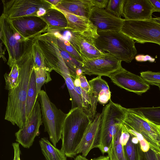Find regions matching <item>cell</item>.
<instances>
[{"label": "cell", "mask_w": 160, "mask_h": 160, "mask_svg": "<svg viewBox=\"0 0 160 160\" xmlns=\"http://www.w3.org/2000/svg\"><path fill=\"white\" fill-rule=\"evenodd\" d=\"M33 41L22 58L16 63L20 70L19 81L15 88L8 91L4 119L20 129L26 124V103L30 79L34 68Z\"/></svg>", "instance_id": "1"}, {"label": "cell", "mask_w": 160, "mask_h": 160, "mask_svg": "<svg viewBox=\"0 0 160 160\" xmlns=\"http://www.w3.org/2000/svg\"><path fill=\"white\" fill-rule=\"evenodd\" d=\"M92 121L80 108L71 109L67 113L62 127L61 149L67 157L76 156L75 151Z\"/></svg>", "instance_id": "2"}, {"label": "cell", "mask_w": 160, "mask_h": 160, "mask_svg": "<svg viewBox=\"0 0 160 160\" xmlns=\"http://www.w3.org/2000/svg\"><path fill=\"white\" fill-rule=\"evenodd\" d=\"M95 46L102 52L110 53L119 60L131 62L137 53L135 42L121 31H98Z\"/></svg>", "instance_id": "3"}, {"label": "cell", "mask_w": 160, "mask_h": 160, "mask_svg": "<svg viewBox=\"0 0 160 160\" xmlns=\"http://www.w3.org/2000/svg\"><path fill=\"white\" fill-rule=\"evenodd\" d=\"M34 38L28 39L24 38L15 28L11 20L1 14L0 38L8 51V59L7 64L10 69L22 58Z\"/></svg>", "instance_id": "4"}, {"label": "cell", "mask_w": 160, "mask_h": 160, "mask_svg": "<svg viewBox=\"0 0 160 160\" xmlns=\"http://www.w3.org/2000/svg\"><path fill=\"white\" fill-rule=\"evenodd\" d=\"M108 104L103 108L102 112L100 141L98 148L100 151L107 147H112V139L122 128V122L127 108L109 100Z\"/></svg>", "instance_id": "5"}, {"label": "cell", "mask_w": 160, "mask_h": 160, "mask_svg": "<svg viewBox=\"0 0 160 160\" xmlns=\"http://www.w3.org/2000/svg\"><path fill=\"white\" fill-rule=\"evenodd\" d=\"M38 99L40 104L44 131L48 132L50 141L56 147L61 138L63 124L67 114L51 102L44 90H41Z\"/></svg>", "instance_id": "6"}, {"label": "cell", "mask_w": 160, "mask_h": 160, "mask_svg": "<svg viewBox=\"0 0 160 160\" xmlns=\"http://www.w3.org/2000/svg\"><path fill=\"white\" fill-rule=\"evenodd\" d=\"M122 124L141 134L151 149L160 152V132L157 125L132 108H127Z\"/></svg>", "instance_id": "7"}, {"label": "cell", "mask_w": 160, "mask_h": 160, "mask_svg": "<svg viewBox=\"0 0 160 160\" xmlns=\"http://www.w3.org/2000/svg\"><path fill=\"white\" fill-rule=\"evenodd\" d=\"M2 13L12 20L27 16H43L53 7L47 0H2Z\"/></svg>", "instance_id": "8"}, {"label": "cell", "mask_w": 160, "mask_h": 160, "mask_svg": "<svg viewBox=\"0 0 160 160\" xmlns=\"http://www.w3.org/2000/svg\"><path fill=\"white\" fill-rule=\"evenodd\" d=\"M120 31L138 43L152 42L160 46V24L152 19L143 20L124 19Z\"/></svg>", "instance_id": "9"}, {"label": "cell", "mask_w": 160, "mask_h": 160, "mask_svg": "<svg viewBox=\"0 0 160 160\" xmlns=\"http://www.w3.org/2000/svg\"><path fill=\"white\" fill-rule=\"evenodd\" d=\"M37 42L44 59L47 70H54L59 73V66L65 63L61 54L56 37L52 33L45 32L37 38Z\"/></svg>", "instance_id": "10"}, {"label": "cell", "mask_w": 160, "mask_h": 160, "mask_svg": "<svg viewBox=\"0 0 160 160\" xmlns=\"http://www.w3.org/2000/svg\"><path fill=\"white\" fill-rule=\"evenodd\" d=\"M59 33L63 38L69 42L83 60L97 58L105 53L97 48L95 38L92 36L66 29L59 30Z\"/></svg>", "instance_id": "11"}, {"label": "cell", "mask_w": 160, "mask_h": 160, "mask_svg": "<svg viewBox=\"0 0 160 160\" xmlns=\"http://www.w3.org/2000/svg\"><path fill=\"white\" fill-rule=\"evenodd\" d=\"M42 123L40 104L38 99L26 124L15 133L16 141L24 148H29L35 138L39 135V128Z\"/></svg>", "instance_id": "12"}, {"label": "cell", "mask_w": 160, "mask_h": 160, "mask_svg": "<svg viewBox=\"0 0 160 160\" xmlns=\"http://www.w3.org/2000/svg\"><path fill=\"white\" fill-rule=\"evenodd\" d=\"M121 62L110 53L105 52L97 58L84 60L82 62L83 73L108 77L122 67Z\"/></svg>", "instance_id": "13"}, {"label": "cell", "mask_w": 160, "mask_h": 160, "mask_svg": "<svg viewBox=\"0 0 160 160\" xmlns=\"http://www.w3.org/2000/svg\"><path fill=\"white\" fill-rule=\"evenodd\" d=\"M114 84L129 92L141 95L150 88L149 84L140 76L122 67L108 77Z\"/></svg>", "instance_id": "14"}, {"label": "cell", "mask_w": 160, "mask_h": 160, "mask_svg": "<svg viewBox=\"0 0 160 160\" xmlns=\"http://www.w3.org/2000/svg\"><path fill=\"white\" fill-rule=\"evenodd\" d=\"M11 20L15 28L27 39L38 36L48 29L46 22L38 16H24Z\"/></svg>", "instance_id": "15"}, {"label": "cell", "mask_w": 160, "mask_h": 160, "mask_svg": "<svg viewBox=\"0 0 160 160\" xmlns=\"http://www.w3.org/2000/svg\"><path fill=\"white\" fill-rule=\"evenodd\" d=\"M89 19L98 31H120L124 19L118 18L105 9L92 7Z\"/></svg>", "instance_id": "16"}, {"label": "cell", "mask_w": 160, "mask_h": 160, "mask_svg": "<svg viewBox=\"0 0 160 160\" xmlns=\"http://www.w3.org/2000/svg\"><path fill=\"white\" fill-rule=\"evenodd\" d=\"M102 116V113H96L75 151L76 156L81 153L82 156L86 157L91 150L98 148L100 141Z\"/></svg>", "instance_id": "17"}, {"label": "cell", "mask_w": 160, "mask_h": 160, "mask_svg": "<svg viewBox=\"0 0 160 160\" xmlns=\"http://www.w3.org/2000/svg\"><path fill=\"white\" fill-rule=\"evenodd\" d=\"M154 12L149 0H125L123 17L128 20H150Z\"/></svg>", "instance_id": "18"}, {"label": "cell", "mask_w": 160, "mask_h": 160, "mask_svg": "<svg viewBox=\"0 0 160 160\" xmlns=\"http://www.w3.org/2000/svg\"><path fill=\"white\" fill-rule=\"evenodd\" d=\"M88 82L90 88L89 94L91 101L88 115L92 120L96 114V106L98 97L104 95L111 96V92L107 82L101 76H98Z\"/></svg>", "instance_id": "19"}, {"label": "cell", "mask_w": 160, "mask_h": 160, "mask_svg": "<svg viewBox=\"0 0 160 160\" xmlns=\"http://www.w3.org/2000/svg\"><path fill=\"white\" fill-rule=\"evenodd\" d=\"M60 11L64 14L67 19L68 25L66 29L87 34L95 38L98 36L97 28L88 18Z\"/></svg>", "instance_id": "20"}, {"label": "cell", "mask_w": 160, "mask_h": 160, "mask_svg": "<svg viewBox=\"0 0 160 160\" xmlns=\"http://www.w3.org/2000/svg\"><path fill=\"white\" fill-rule=\"evenodd\" d=\"M92 7L91 0H61L54 7L60 10L88 18Z\"/></svg>", "instance_id": "21"}, {"label": "cell", "mask_w": 160, "mask_h": 160, "mask_svg": "<svg viewBox=\"0 0 160 160\" xmlns=\"http://www.w3.org/2000/svg\"><path fill=\"white\" fill-rule=\"evenodd\" d=\"M48 24V30H58L66 29L68 22L64 14L60 10L54 8L49 9L41 17Z\"/></svg>", "instance_id": "22"}, {"label": "cell", "mask_w": 160, "mask_h": 160, "mask_svg": "<svg viewBox=\"0 0 160 160\" xmlns=\"http://www.w3.org/2000/svg\"><path fill=\"white\" fill-rule=\"evenodd\" d=\"M59 74L64 78L68 89L72 101V108H79L83 109V105L79 95L74 89L73 79L71 77L67 67L61 68L59 69Z\"/></svg>", "instance_id": "23"}, {"label": "cell", "mask_w": 160, "mask_h": 160, "mask_svg": "<svg viewBox=\"0 0 160 160\" xmlns=\"http://www.w3.org/2000/svg\"><path fill=\"white\" fill-rule=\"evenodd\" d=\"M42 152L46 160H67L64 152L52 144L46 138L39 141Z\"/></svg>", "instance_id": "24"}, {"label": "cell", "mask_w": 160, "mask_h": 160, "mask_svg": "<svg viewBox=\"0 0 160 160\" xmlns=\"http://www.w3.org/2000/svg\"><path fill=\"white\" fill-rule=\"evenodd\" d=\"M59 49L61 56L73 80L78 78L81 75L83 74L82 62L77 60L60 48Z\"/></svg>", "instance_id": "25"}, {"label": "cell", "mask_w": 160, "mask_h": 160, "mask_svg": "<svg viewBox=\"0 0 160 160\" xmlns=\"http://www.w3.org/2000/svg\"><path fill=\"white\" fill-rule=\"evenodd\" d=\"M37 99L35 74L34 68L30 79L27 91L26 103L27 119L31 112Z\"/></svg>", "instance_id": "26"}, {"label": "cell", "mask_w": 160, "mask_h": 160, "mask_svg": "<svg viewBox=\"0 0 160 160\" xmlns=\"http://www.w3.org/2000/svg\"><path fill=\"white\" fill-rule=\"evenodd\" d=\"M46 32L52 33L56 37L59 48L68 52L77 60L81 62H83V60L82 57L69 41L63 38L55 31L48 30Z\"/></svg>", "instance_id": "27"}, {"label": "cell", "mask_w": 160, "mask_h": 160, "mask_svg": "<svg viewBox=\"0 0 160 160\" xmlns=\"http://www.w3.org/2000/svg\"><path fill=\"white\" fill-rule=\"evenodd\" d=\"M132 109L156 125L160 126V107Z\"/></svg>", "instance_id": "28"}, {"label": "cell", "mask_w": 160, "mask_h": 160, "mask_svg": "<svg viewBox=\"0 0 160 160\" xmlns=\"http://www.w3.org/2000/svg\"><path fill=\"white\" fill-rule=\"evenodd\" d=\"M11 69L9 73L6 72L4 75L5 82V89L8 91L17 86L19 78L20 70L18 64H14Z\"/></svg>", "instance_id": "29"}, {"label": "cell", "mask_w": 160, "mask_h": 160, "mask_svg": "<svg viewBox=\"0 0 160 160\" xmlns=\"http://www.w3.org/2000/svg\"><path fill=\"white\" fill-rule=\"evenodd\" d=\"M34 70L37 87V98L38 99L42 87L44 84L51 81L52 79L50 72L45 69L34 67Z\"/></svg>", "instance_id": "30"}, {"label": "cell", "mask_w": 160, "mask_h": 160, "mask_svg": "<svg viewBox=\"0 0 160 160\" xmlns=\"http://www.w3.org/2000/svg\"><path fill=\"white\" fill-rule=\"evenodd\" d=\"M125 0H110L105 9L109 13L118 18L123 16V9Z\"/></svg>", "instance_id": "31"}, {"label": "cell", "mask_w": 160, "mask_h": 160, "mask_svg": "<svg viewBox=\"0 0 160 160\" xmlns=\"http://www.w3.org/2000/svg\"><path fill=\"white\" fill-rule=\"evenodd\" d=\"M122 129V128L113 137L112 139V148L119 160H124L126 157L124 147L120 142V138Z\"/></svg>", "instance_id": "32"}, {"label": "cell", "mask_w": 160, "mask_h": 160, "mask_svg": "<svg viewBox=\"0 0 160 160\" xmlns=\"http://www.w3.org/2000/svg\"><path fill=\"white\" fill-rule=\"evenodd\" d=\"M139 143L138 144L132 143L130 135L127 143L123 146L127 160H139L138 151Z\"/></svg>", "instance_id": "33"}, {"label": "cell", "mask_w": 160, "mask_h": 160, "mask_svg": "<svg viewBox=\"0 0 160 160\" xmlns=\"http://www.w3.org/2000/svg\"><path fill=\"white\" fill-rule=\"evenodd\" d=\"M37 37L35 38L32 47L34 61V67L44 68L46 69L44 58L37 43Z\"/></svg>", "instance_id": "34"}, {"label": "cell", "mask_w": 160, "mask_h": 160, "mask_svg": "<svg viewBox=\"0 0 160 160\" xmlns=\"http://www.w3.org/2000/svg\"><path fill=\"white\" fill-rule=\"evenodd\" d=\"M140 76L149 84L158 86L160 85V72H142L140 73Z\"/></svg>", "instance_id": "35"}, {"label": "cell", "mask_w": 160, "mask_h": 160, "mask_svg": "<svg viewBox=\"0 0 160 160\" xmlns=\"http://www.w3.org/2000/svg\"><path fill=\"white\" fill-rule=\"evenodd\" d=\"M123 126L126 130L130 135L135 136L138 138L140 144V148L142 151L144 152H146L149 150L150 147L148 143L141 134L124 126Z\"/></svg>", "instance_id": "36"}, {"label": "cell", "mask_w": 160, "mask_h": 160, "mask_svg": "<svg viewBox=\"0 0 160 160\" xmlns=\"http://www.w3.org/2000/svg\"><path fill=\"white\" fill-rule=\"evenodd\" d=\"M138 151L139 160H158L156 152L150 148L149 150L144 152L140 148L139 143Z\"/></svg>", "instance_id": "37"}, {"label": "cell", "mask_w": 160, "mask_h": 160, "mask_svg": "<svg viewBox=\"0 0 160 160\" xmlns=\"http://www.w3.org/2000/svg\"><path fill=\"white\" fill-rule=\"evenodd\" d=\"M79 78L80 82L81 87L89 94L90 91V87L84 74H82L81 75Z\"/></svg>", "instance_id": "38"}, {"label": "cell", "mask_w": 160, "mask_h": 160, "mask_svg": "<svg viewBox=\"0 0 160 160\" xmlns=\"http://www.w3.org/2000/svg\"><path fill=\"white\" fill-rule=\"evenodd\" d=\"M130 136V134L126 130L122 125V132L120 138V142L123 146L126 144Z\"/></svg>", "instance_id": "39"}, {"label": "cell", "mask_w": 160, "mask_h": 160, "mask_svg": "<svg viewBox=\"0 0 160 160\" xmlns=\"http://www.w3.org/2000/svg\"><path fill=\"white\" fill-rule=\"evenodd\" d=\"M109 1L108 0H91V2L92 7L105 9L107 7Z\"/></svg>", "instance_id": "40"}, {"label": "cell", "mask_w": 160, "mask_h": 160, "mask_svg": "<svg viewBox=\"0 0 160 160\" xmlns=\"http://www.w3.org/2000/svg\"><path fill=\"white\" fill-rule=\"evenodd\" d=\"M136 60L138 62H144L149 61L150 62H153L155 61V59L152 58L148 55H139L135 57Z\"/></svg>", "instance_id": "41"}, {"label": "cell", "mask_w": 160, "mask_h": 160, "mask_svg": "<svg viewBox=\"0 0 160 160\" xmlns=\"http://www.w3.org/2000/svg\"><path fill=\"white\" fill-rule=\"evenodd\" d=\"M153 8V12H160V0H149Z\"/></svg>", "instance_id": "42"}, {"label": "cell", "mask_w": 160, "mask_h": 160, "mask_svg": "<svg viewBox=\"0 0 160 160\" xmlns=\"http://www.w3.org/2000/svg\"><path fill=\"white\" fill-rule=\"evenodd\" d=\"M108 153L111 160H119L115 154L114 151L112 147L110 148ZM124 160H127L126 156Z\"/></svg>", "instance_id": "43"}, {"label": "cell", "mask_w": 160, "mask_h": 160, "mask_svg": "<svg viewBox=\"0 0 160 160\" xmlns=\"http://www.w3.org/2000/svg\"><path fill=\"white\" fill-rule=\"evenodd\" d=\"M90 160H111L110 157L108 156H101L97 158L92 159Z\"/></svg>", "instance_id": "44"}, {"label": "cell", "mask_w": 160, "mask_h": 160, "mask_svg": "<svg viewBox=\"0 0 160 160\" xmlns=\"http://www.w3.org/2000/svg\"><path fill=\"white\" fill-rule=\"evenodd\" d=\"M2 43H1L0 45V57L2 58L4 62H6L7 61L6 59V58L5 56V50H3L2 49Z\"/></svg>", "instance_id": "45"}, {"label": "cell", "mask_w": 160, "mask_h": 160, "mask_svg": "<svg viewBox=\"0 0 160 160\" xmlns=\"http://www.w3.org/2000/svg\"><path fill=\"white\" fill-rule=\"evenodd\" d=\"M47 0L48 2H49V3L51 4L53 6V7L56 6L61 1V0Z\"/></svg>", "instance_id": "46"}, {"label": "cell", "mask_w": 160, "mask_h": 160, "mask_svg": "<svg viewBox=\"0 0 160 160\" xmlns=\"http://www.w3.org/2000/svg\"><path fill=\"white\" fill-rule=\"evenodd\" d=\"M74 160H89L86 157H84L82 155L77 156L75 158Z\"/></svg>", "instance_id": "47"}, {"label": "cell", "mask_w": 160, "mask_h": 160, "mask_svg": "<svg viewBox=\"0 0 160 160\" xmlns=\"http://www.w3.org/2000/svg\"><path fill=\"white\" fill-rule=\"evenodd\" d=\"M73 81L75 86L80 87V82L79 78H76Z\"/></svg>", "instance_id": "48"}, {"label": "cell", "mask_w": 160, "mask_h": 160, "mask_svg": "<svg viewBox=\"0 0 160 160\" xmlns=\"http://www.w3.org/2000/svg\"><path fill=\"white\" fill-rule=\"evenodd\" d=\"M152 19L153 21L160 24V17L152 18Z\"/></svg>", "instance_id": "49"}, {"label": "cell", "mask_w": 160, "mask_h": 160, "mask_svg": "<svg viewBox=\"0 0 160 160\" xmlns=\"http://www.w3.org/2000/svg\"><path fill=\"white\" fill-rule=\"evenodd\" d=\"M156 153L158 159V160H160V152H156Z\"/></svg>", "instance_id": "50"}, {"label": "cell", "mask_w": 160, "mask_h": 160, "mask_svg": "<svg viewBox=\"0 0 160 160\" xmlns=\"http://www.w3.org/2000/svg\"><path fill=\"white\" fill-rule=\"evenodd\" d=\"M158 126V130H159V132H160V126Z\"/></svg>", "instance_id": "51"}, {"label": "cell", "mask_w": 160, "mask_h": 160, "mask_svg": "<svg viewBox=\"0 0 160 160\" xmlns=\"http://www.w3.org/2000/svg\"><path fill=\"white\" fill-rule=\"evenodd\" d=\"M17 160H21L20 159V157H19L18 159H17Z\"/></svg>", "instance_id": "52"}, {"label": "cell", "mask_w": 160, "mask_h": 160, "mask_svg": "<svg viewBox=\"0 0 160 160\" xmlns=\"http://www.w3.org/2000/svg\"><path fill=\"white\" fill-rule=\"evenodd\" d=\"M158 87H159V89H160V85H159L158 86Z\"/></svg>", "instance_id": "53"}]
</instances>
